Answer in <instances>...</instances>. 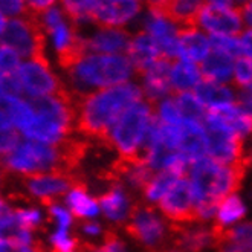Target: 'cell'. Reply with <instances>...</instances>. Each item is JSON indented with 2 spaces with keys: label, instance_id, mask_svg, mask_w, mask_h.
Returning <instances> with one entry per match:
<instances>
[{
  "label": "cell",
  "instance_id": "484cf974",
  "mask_svg": "<svg viewBox=\"0 0 252 252\" xmlns=\"http://www.w3.org/2000/svg\"><path fill=\"white\" fill-rule=\"evenodd\" d=\"M234 62H235L234 58L225 54L211 51V54L199 64L202 78L213 83L229 84L232 81Z\"/></svg>",
  "mask_w": 252,
  "mask_h": 252
},
{
  "label": "cell",
  "instance_id": "3957f363",
  "mask_svg": "<svg viewBox=\"0 0 252 252\" xmlns=\"http://www.w3.org/2000/svg\"><path fill=\"white\" fill-rule=\"evenodd\" d=\"M64 69L70 92L78 99L101 89L133 81L136 73L126 54L104 55L86 51L72 57L64 63Z\"/></svg>",
  "mask_w": 252,
  "mask_h": 252
},
{
  "label": "cell",
  "instance_id": "d6a6232c",
  "mask_svg": "<svg viewBox=\"0 0 252 252\" xmlns=\"http://www.w3.org/2000/svg\"><path fill=\"white\" fill-rule=\"evenodd\" d=\"M155 116L160 123L168 126H181L185 120L181 115V110L176 104V99L173 95H168L167 98L160 99L155 104Z\"/></svg>",
  "mask_w": 252,
  "mask_h": 252
},
{
  "label": "cell",
  "instance_id": "7a4b0ae2",
  "mask_svg": "<svg viewBox=\"0 0 252 252\" xmlns=\"http://www.w3.org/2000/svg\"><path fill=\"white\" fill-rule=\"evenodd\" d=\"M142 98L141 87L135 81L89 94L77 101L75 130L86 138L106 142L107 133L120 115Z\"/></svg>",
  "mask_w": 252,
  "mask_h": 252
},
{
  "label": "cell",
  "instance_id": "d4e9b609",
  "mask_svg": "<svg viewBox=\"0 0 252 252\" xmlns=\"http://www.w3.org/2000/svg\"><path fill=\"white\" fill-rule=\"evenodd\" d=\"M168 75H170L171 92L174 94L192 92L203 80L199 64L179 60V58H176V60L170 63Z\"/></svg>",
  "mask_w": 252,
  "mask_h": 252
},
{
  "label": "cell",
  "instance_id": "7bdbcfd3",
  "mask_svg": "<svg viewBox=\"0 0 252 252\" xmlns=\"http://www.w3.org/2000/svg\"><path fill=\"white\" fill-rule=\"evenodd\" d=\"M81 231L87 235V237H99L102 234V226L99 223H95V221H86L81 226Z\"/></svg>",
  "mask_w": 252,
  "mask_h": 252
},
{
  "label": "cell",
  "instance_id": "5bb4252c",
  "mask_svg": "<svg viewBox=\"0 0 252 252\" xmlns=\"http://www.w3.org/2000/svg\"><path fill=\"white\" fill-rule=\"evenodd\" d=\"M127 232L147 248H156L167 237V225L162 217L148 206H133L128 217Z\"/></svg>",
  "mask_w": 252,
  "mask_h": 252
},
{
  "label": "cell",
  "instance_id": "d590c367",
  "mask_svg": "<svg viewBox=\"0 0 252 252\" xmlns=\"http://www.w3.org/2000/svg\"><path fill=\"white\" fill-rule=\"evenodd\" d=\"M14 217H16L17 225L28 231L38 229L43 220V216L37 208H17L14 210Z\"/></svg>",
  "mask_w": 252,
  "mask_h": 252
},
{
  "label": "cell",
  "instance_id": "8fae6325",
  "mask_svg": "<svg viewBox=\"0 0 252 252\" xmlns=\"http://www.w3.org/2000/svg\"><path fill=\"white\" fill-rule=\"evenodd\" d=\"M0 43L12 49L22 60L38 57L43 49V38L37 23L25 16L8 20Z\"/></svg>",
  "mask_w": 252,
  "mask_h": 252
},
{
  "label": "cell",
  "instance_id": "f1b7e54d",
  "mask_svg": "<svg viewBox=\"0 0 252 252\" xmlns=\"http://www.w3.org/2000/svg\"><path fill=\"white\" fill-rule=\"evenodd\" d=\"M181 179V176L170 170L156 171L152 179L148 181L142 188V196L148 203H159V200L165 196V192L173 187V184Z\"/></svg>",
  "mask_w": 252,
  "mask_h": 252
},
{
  "label": "cell",
  "instance_id": "83f0119b",
  "mask_svg": "<svg viewBox=\"0 0 252 252\" xmlns=\"http://www.w3.org/2000/svg\"><path fill=\"white\" fill-rule=\"evenodd\" d=\"M246 216V206L243 200L237 196L231 194L225 199H221L217 205L216 211V225L214 228L219 231H223L232 225H235L237 221H240Z\"/></svg>",
  "mask_w": 252,
  "mask_h": 252
},
{
  "label": "cell",
  "instance_id": "f907efd6",
  "mask_svg": "<svg viewBox=\"0 0 252 252\" xmlns=\"http://www.w3.org/2000/svg\"><path fill=\"white\" fill-rule=\"evenodd\" d=\"M9 210V205L6 202H3L2 199H0V216H2L3 213H6Z\"/></svg>",
  "mask_w": 252,
  "mask_h": 252
},
{
  "label": "cell",
  "instance_id": "52a82bcc",
  "mask_svg": "<svg viewBox=\"0 0 252 252\" xmlns=\"http://www.w3.org/2000/svg\"><path fill=\"white\" fill-rule=\"evenodd\" d=\"M37 26L41 32L43 46L46 44L63 63H67L81 51V34L77 25L58 5L38 14Z\"/></svg>",
  "mask_w": 252,
  "mask_h": 252
},
{
  "label": "cell",
  "instance_id": "4316f807",
  "mask_svg": "<svg viewBox=\"0 0 252 252\" xmlns=\"http://www.w3.org/2000/svg\"><path fill=\"white\" fill-rule=\"evenodd\" d=\"M66 205L69 206L72 216L78 219H95L99 214L96 199L89 196L87 188L81 181H78L67 191Z\"/></svg>",
  "mask_w": 252,
  "mask_h": 252
},
{
  "label": "cell",
  "instance_id": "9c48e42d",
  "mask_svg": "<svg viewBox=\"0 0 252 252\" xmlns=\"http://www.w3.org/2000/svg\"><path fill=\"white\" fill-rule=\"evenodd\" d=\"M14 77L20 87L22 96L26 99L51 96L63 91L60 78L51 67L49 62L41 55L22 60Z\"/></svg>",
  "mask_w": 252,
  "mask_h": 252
},
{
  "label": "cell",
  "instance_id": "7402d4cb",
  "mask_svg": "<svg viewBox=\"0 0 252 252\" xmlns=\"http://www.w3.org/2000/svg\"><path fill=\"white\" fill-rule=\"evenodd\" d=\"M177 153H181L188 160V164L206 156V138L200 123L184 121L181 124V139L177 145Z\"/></svg>",
  "mask_w": 252,
  "mask_h": 252
},
{
  "label": "cell",
  "instance_id": "bcb514c9",
  "mask_svg": "<svg viewBox=\"0 0 252 252\" xmlns=\"http://www.w3.org/2000/svg\"><path fill=\"white\" fill-rule=\"evenodd\" d=\"M9 252H44L41 245L37 243L34 246H25V248H12Z\"/></svg>",
  "mask_w": 252,
  "mask_h": 252
},
{
  "label": "cell",
  "instance_id": "7dc6e473",
  "mask_svg": "<svg viewBox=\"0 0 252 252\" xmlns=\"http://www.w3.org/2000/svg\"><path fill=\"white\" fill-rule=\"evenodd\" d=\"M148 3V8H155V9H165L168 0H144Z\"/></svg>",
  "mask_w": 252,
  "mask_h": 252
},
{
  "label": "cell",
  "instance_id": "ac0fdd59",
  "mask_svg": "<svg viewBox=\"0 0 252 252\" xmlns=\"http://www.w3.org/2000/svg\"><path fill=\"white\" fill-rule=\"evenodd\" d=\"M170 63L165 58H159L152 66L141 72V92L144 99L156 104L160 99L167 98L171 94L170 86Z\"/></svg>",
  "mask_w": 252,
  "mask_h": 252
},
{
  "label": "cell",
  "instance_id": "836d02e7",
  "mask_svg": "<svg viewBox=\"0 0 252 252\" xmlns=\"http://www.w3.org/2000/svg\"><path fill=\"white\" fill-rule=\"evenodd\" d=\"M20 142V133L9 121V118L0 110V158L8 155Z\"/></svg>",
  "mask_w": 252,
  "mask_h": 252
},
{
  "label": "cell",
  "instance_id": "f6af8a7d",
  "mask_svg": "<svg viewBox=\"0 0 252 252\" xmlns=\"http://www.w3.org/2000/svg\"><path fill=\"white\" fill-rule=\"evenodd\" d=\"M205 5L219 6V8H237L235 0H203Z\"/></svg>",
  "mask_w": 252,
  "mask_h": 252
},
{
  "label": "cell",
  "instance_id": "f35d334b",
  "mask_svg": "<svg viewBox=\"0 0 252 252\" xmlns=\"http://www.w3.org/2000/svg\"><path fill=\"white\" fill-rule=\"evenodd\" d=\"M48 210H49V214L57 221L58 228H62V229H70V226L73 223V217H72V214L66 208H63L62 205H58L57 200H55V202L48 203Z\"/></svg>",
  "mask_w": 252,
  "mask_h": 252
},
{
  "label": "cell",
  "instance_id": "e0dca14e",
  "mask_svg": "<svg viewBox=\"0 0 252 252\" xmlns=\"http://www.w3.org/2000/svg\"><path fill=\"white\" fill-rule=\"evenodd\" d=\"M78 182L75 174L46 173L25 176V188L29 194L40 199L44 205L55 202L58 196H63Z\"/></svg>",
  "mask_w": 252,
  "mask_h": 252
},
{
  "label": "cell",
  "instance_id": "cb8c5ba5",
  "mask_svg": "<svg viewBox=\"0 0 252 252\" xmlns=\"http://www.w3.org/2000/svg\"><path fill=\"white\" fill-rule=\"evenodd\" d=\"M126 55L133 64V67L139 72H142L148 66H152L159 58H162L156 43L142 31L130 37Z\"/></svg>",
  "mask_w": 252,
  "mask_h": 252
},
{
  "label": "cell",
  "instance_id": "ee69618b",
  "mask_svg": "<svg viewBox=\"0 0 252 252\" xmlns=\"http://www.w3.org/2000/svg\"><path fill=\"white\" fill-rule=\"evenodd\" d=\"M240 11V17H242V22L245 25L246 29H251V25H252V8H251V3L239 8Z\"/></svg>",
  "mask_w": 252,
  "mask_h": 252
},
{
  "label": "cell",
  "instance_id": "f5cc1de1",
  "mask_svg": "<svg viewBox=\"0 0 252 252\" xmlns=\"http://www.w3.org/2000/svg\"><path fill=\"white\" fill-rule=\"evenodd\" d=\"M5 176H6V173L2 170V167H0V188H2V185H3V181H5Z\"/></svg>",
  "mask_w": 252,
  "mask_h": 252
},
{
  "label": "cell",
  "instance_id": "74e56055",
  "mask_svg": "<svg viewBox=\"0 0 252 252\" xmlns=\"http://www.w3.org/2000/svg\"><path fill=\"white\" fill-rule=\"evenodd\" d=\"M86 252H127L126 245L118 239V237L112 232H107L104 235V242L99 246L87 245Z\"/></svg>",
  "mask_w": 252,
  "mask_h": 252
},
{
  "label": "cell",
  "instance_id": "603a6c76",
  "mask_svg": "<svg viewBox=\"0 0 252 252\" xmlns=\"http://www.w3.org/2000/svg\"><path fill=\"white\" fill-rule=\"evenodd\" d=\"M96 202L102 214L115 223L126 221L133 211V205L128 194L116 182H113V185L106 192H102Z\"/></svg>",
  "mask_w": 252,
  "mask_h": 252
},
{
  "label": "cell",
  "instance_id": "ba28073f",
  "mask_svg": "<svg viewBox=\"0 0 252 252\" xmlns=\"http://www.w3.org/2000/svg\"><path fill=\"white\" fill-rule=\"evenodd\" d=\"M200 124L206 138V156L221 165L246 162L245 138L234 131L217 112L206 110Z\"/></svg>",
  "mask_w": 252,
  "mask_h": 252
},
{
  "label": "cell",
  "instance_id": "44dd1931",
  "mask_svg": "<svg viewBox=\"0 0 252 252\" xmlns=\"http://www.w3.org/2000/svg\"><path fill=\"white\" fill-rule=\"evenodd\" d=\"M192 94L206 110H221L237 102V91L231 84L202 80Z\"/></svg>",
  "mask_w": 252,
  "mask_h": 252
},
{
  "label": "cell",
  "instance_id": "db71d44e",
  "mask_svg": "<svg viewBox=\"0 0 252 252\" xmlns=\"http://www.w3.org/2000/svg\"><path fill=\"white\" fill-rule=\"evenodd\" d=\"M168 252H177V251H168Z\"/></svg>",
  "mask_w": 252,
  "mask_h": 252
},
{
  "label": "cell",
  "instance_id": "8d00e7d4",
  "mask_svg": "<svg viewBox=\"0 0 252 252\" xmlns=\"http://www.w3.org/2000/svg\"><path fill=\"white\" fill-rule=\"evenodd\" d=\"M22 63V58L12 49L0 43V77H12Z\"/></svg>",
  "mask_w": 252,
  "mask_h": 252
},
{
  "label": "cell",
  "instance_id": "ffe728a7",
  "mask_svg": "<svg viewBox=\"0 0 252 252\" xmlns=\"http://www.w3.org/2000/svg\"><path fill=\"white\" fill-rule=\"evenodd\" d=\"M171 231L176 234L174 242L189 252H200L219 242V232L214 226L206 228L196 223H182L173 225Z\"/></svg>",
  "mask_w": 252,
  "mask_h": 252
},
{
  "label": "cell",
  "instance_id": "681fc988",
  "mask_svg": "<svg viewBox=\"0 0 252 252\" xmlns=\"http://www.w3.org/2000/svg\"><path fill=\"white\" fill-rule=\"evenodd\" d=\"M6 23H8V19L3 16L2 12H0V37H2V34H3V31H5V26H6Z\"/></svg>",
  "mask_w": 252,
  "mask_h": 252
},
{
  "label": "cell",
  "instance_id": "9a60e30c",
  "mask_svg": "<svg viewBox=\"0 0 252 252\" xmlns=\"http://www.w3.org/2000/svg\"><path fill=\"white\" fill-rule=\"evenodd\" d=\"M144 12V0H98L94 22L99 26L123 28L139 22Z\"/></svg>",
  "mask_w": 252,
  "mask_h": 252
},
{
  "label": "cell",
  "instance_id": "816d5d0a",
  "mask_svg": "<svg viewBox=\"0 0 252 252\" xmlns=\"http://www.w3.org/2000/svg\"><path fill=\"white\" fill-rule=\"evenodd\" d=\"M248 3H251V0H235V6L237 8H242V6H245Z\"/></svg>",
  "mask_w": 252,
  "mask_h": 252
},
{
  "label": "cell",
  "instance_id": "b9f144b4",
  "mask_svg": "<svg viewBox=\"0 0 252 252\" xmlns=\"http://www.w3.org/2000/svg\"><path fill=\"white\" fill-rule=\"evenodd\" d=\"M220 246V252H251V248L242 246V245H235L226 240H219L217 243Z\"/></svg>",
  "mask_w": 252,
  "mask_h": 252
},
{
  "label": "cell",
  "instance_id": "8992f818",
  "mask_svg": "<svg viewBox=\"0 0 252 252\" xmlns=\"http://www.w3.org/2000/svg\"><path fill=\"white\" fill-rule=\"evenodd\" d=\"M153 116L155 104L142 98L120 115L110 127L106 142H110L123 159L139 158Z\"/></svg>",
  "mask_w": 252,
  "mask_h": 252
},
{
  "label": "cell",
  "instance_id": "2e32d148",
  "mask_svg": "<svg viewBox=\"0 0 252 252\" xmlns=\"http://www.w3.org/2000/svg\"><path fill=\"white\" fill-rule=\"evenodd\" d=\"M130 37L127 29L96 25L81 34V51L104 55L126 54Z\"/></svg>",
  "mask_w": 252,
  "mask_h": 252
},
{
  "label": "cell",
  "instance_id": "7c38bea8",
  "mask_svg": "<svg viewBox=\"0 0 252 252\" xmlns=\"http://www.w3.org/2000/svg\"><path fill=\"white\" fill-rule=\"evenodd\" d=\"M211 38L239 35L245 28L239 8H219L203 5L192 23Z\"/></svg>",
  "mask_w": 252,
  "mask_h": 252
},
{
  "label": "cell",
  "instance_id": "e575fe53",
  "mask_svg": "<svg viewBox=\"0 0 252 252\" xmlns=\"http://www.w3.org/2000/svg\"><path fill=\"white\" fill-rule=\"evenodd\" d=\"M232 81L240 89H249L252 84V62L251 58H237L234 62Z\"/></svg>",
  "mask_w": 252,
  "mask_h": 252
},
{
  "label": "cell",
  "instance_id": "4fadbf2b",
  "mask_svg": "<svg viewBox=\"0 0 252 252\" xmlns=\"http://www.w3.org/2000/svg\"><path fill=\"white\" fill-rule=\"evenodd\" d=\"M194 194L185 177L177 179L173 187L165 192V196L159 200V210L174 225L182 223H197L194 216Z\"/></svg>",
  "mask_w": 252,
  "mask_h": 252
},
{
  "label": "cell",
  "instance_id": "30bf717a",
  "mask_svg": "<svg viewBox=\"0 0 252 252\" xmlns=\"http://www.w3.org/2000/svg\"><path fill=\"white\" fill-rule=\"evenodd\" d=\"M141 31L150 37L159 49L162 58L168 62L177 57V37L181 32V25L177 23L165 9L148 8L139 19Z\"/></svg>",
  "mask_w": 252,
  "mask_h": 252
},
{
  "label": "cell",
  "instance_id": "f546056e",
  "mask_svg": "<svg viewBox=\"0 0 252 252\" xmlns=\"http://www.w3.org/2000/svg\"><path fill=\"white\" fill-rule=\"evenodd\" d=\"M96 3L98 0H60L58 6L77 26H86L94 22Z\"/></svg>",
  "mask_w": 252,
  "mask_h": 252
},
{
  "label": "cell",
  "instance_id": "5b68a950",
  "mask_svg": "<svg viewBox=\"0 0 252 252\" xmlns=\"http://www.w3.org/2000/svg\"><path fill=\"white\" fill-rule=\"evenodd\" d=\"M248 168V162L234 165H221L205 156L189 167V185L194 194L196 206H216L221 199L242 187ZM196 210V208H194Z\"/></svg>",
  "mask_w": 252,
  "mask_h": 252
},
{
  "label": "cell",
  "instance_id": "c3c4849f",
  "mask_svg": "<svg viewBox=\"0 0 252 252\" xmlns=\"http://www.w3.org/2000/svg\"><path fill=\"white\" fill-rule=\"evenodd\" d=\"M12 248L9 246V243L3 239L2 235H0V252H9Z\"/></svg>",
  "mask_w": 252,
  "mask_h": 252
},
{
  "label": "cell",
  "instance_id": "1f68e13d",
  "mask_svg": "<svg viewBox=\"0 0 252 252\" xmlns=\"http://www.w3.org/2000/svg\"><path fill=\"white\" fill-rule=\"evenodd\" d=\"M176 104L181 110V115L185 121H196L202 123V120L206 115V109L202 106V102L196 98L192 92H184V94H174Z\"/></svg>",
  "mask_w": 252,
  "mask_h": 252
},
{
  "label": "cell",
  "instance_id": "6da1fadb",
  "mask_svg": "<svg viewBox=\"0 0 252 252\" xmlns=\"http://www.w3.org/2000/svg\"><path fill=\"white\" fill-rule=\"evenodd\" d=\"M87 145L72 136L60 144H41L35 141H20L0 160L5 173L20 176L63 173L75 174V168L84 158Z\"/></svg>",
  "mask_w": 252,
  "mask_h": 252
},
{
  "label": "cell",
  "instance_id": "ab89813d",
  "mask_svg": "<svg viewBox=\"0 0 252 252\" xmlns=\"http://www.w3.org/2000/svg\"><path fill=\"white\" fill-rule=\"evenodd\" d=\"M0 12L8 20L22 17L26 12V3L25 0H0Z\"/></svg>",
  "mask_w": 252,
  "mask_h": 252
},
{
  "label": "cell",
  "instance_id": "4dcf8cb0",
  "mask_svg": "<svg viewBox=\"0 0 252 252\" xmlns=\"http://www.w3.org/2000/svg\"><path fill=\"white\" fill-rule=\"evenodd\" d=\"M203 5V0H168L165 11L179 25H191Z\"/></svg>",
  "mask_w": 252,
  "mask_h": 252
},
{
  "label": "cell",
  "instance_id": "277c9868",
  "mask_svg": "<svg viewBox=\"0 0 252 252\" xmlns=\"http://www.w3.org/2000/svg\"><path fill=\"white\" fill-rule=\"evenodd\" d=\"M31 102L35 120L23 136L41 144H60L72 136L77 123V101L70 94H55Z\"/></svg>",
  "mask_w": 252,
  "mask_h": 252
},
{
  "label": "cell",
  "instance_id": "d6986e66",
  "mask_svg": "<svg viewBox=\"0 0 252 252\" xmlns=\"http://www.w3.org/2000/svg\"><path fill=\"white\" fill-rule=\"evenodd\" d=\"M213 51L211 37L194 25L185 26L181 29L177 37V57L179 60H185L194 64H200Z\"/></svg>",
  "mask_w": 252,
  "mask_h": 252
},
{
  "label": "cell",
  "instance_id": "60d3db41",
  "mask_svg": "<svg viewBox=\"0 0 252 252\" xmlns=\"http://www.w3.org/2000/svg\"><path fill=\"white\" fill-rule=\"evenodd\" d=\"M60 0H25L26 9L32 11L35 14H41L49 8H54L58 5Z\"/></svg>",
  "mask_w": 252,
  "mask_h": 252
}]
</instances>
